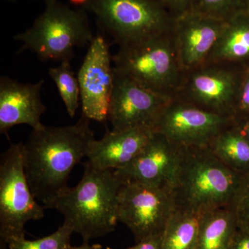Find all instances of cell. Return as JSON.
I'll use <instances>...</instances> for the list:
<instances>
[{"mask_svg": "<svg viewBox=\"0 0 249 249\" xmlns=\"http://www.w3.org/2000/svg\"><path fill=\"white\" fill-rule=\"evenodd\" d=\"M82 114L76 124L32 129L24 144V171L31 191L42 205L68 187L72 170L87 157L94 132Z\"/></svg>", "mask_w": 249, "mask_h": 249, "instance_id": "6da1fadb", "label": "cell"}, {"mask_svg": "<svg viewBox=\"0 0 249 249\" xmlns=\"http://www.w3.org/2000/svg\"><path fill=\"white\" fill-rule=\"evenodd\" d=\"M83 165L79 183L67 187L43 206L60 213L63 224L81 236L83 243H89L115 230L118 195L124 181L115 170L97 169L88 162Z\"/></svg>", "mask_w": 249, "mask_h": 249, "instance_id": "7a4b0ae2", "label": "cell"}, {"mask_svg": "<svg viewBox=\"0 0 249 249\" xmlns=\"http://www.w3.org/2000/svg\"><path fill=\"white\" fill-rule=\"evenodd\" d=\"M244 175L224 164L209 147H183L171 188L176 209L206 212L231 207Z\"/></svg>", "mask_w": 249, "mask_h": 249, "instance_id": "3957f363", "label": "cell"}, {"mask_svg": "<svg viewBox=\"0 0 249 249\" xmlns=\"http://www.w3.org/2000/svg\"><path fill=\"white\" fill-rule=\"evenodd\" d=\"M85 10L58 0L45 2L32 26L15 36L22 43L19 52L30 50L43 61H71L75 49L89 45L94 37Z\"/></svg>", "mask_w": 249, "mask_h": 249, "instance_id": "277c9868", "label": "cell"}, {"mask_svg": "<svg viewBox=\"0 0 249 249\" xmlns=\"http://www.w3.org/2000/svg\"><path fill=\"white\" fill-rule=\"evenodd\" d=\"M112 62L117 73L170 99L176 96L184 73L171 32L119 46Z\"/></svg>", "mask_w": 249, "mask_h": 249, "instance_id": "5b68a950", "label": "cell"}, {"mask_svg": "<svg viewBox=\"0 0 249 249\" xmlns=\"http://www.w3.org/2000/svg\"><path fill=\"white\" fill-rule=\"evenodd\" d=\"M85 9L119 46L169 34L175 20L156 0H88Z\"/></svg>", "mask_w": 249, "mask_h": 249, "instance_id": "8992f818", "label": "cell"}, {"mask_svg": "<svg viewBox=\"0 0 249 249\" xmlns=\"http://www.w3.org/2000/svg\"><path fill=\"white\" fill-rule=\"evenodd\" d=\"M36 200L24 171V144L11 143L0 159V249L25 237L28 222L44 217L45 208Z\"/></svg>", "mask_w": 249, "mask_h": 249, "instance_id": "52a82bcc", "label": "cell"}, {"mask_svg": "<svg viewBox=\"0 0 249 249\" xmlns=\"http://www.w3.org/2000/svg\"><path fill=\"white\" fill-rule=\"evenodd\" d=\"M245 70L222 62H204L184 71L175 98L232 119Z\"/></svg>", "mask_w": 249, "mask_h": 249, "instance_id": "ba28073f", "label": "cell"}, {"mask_svg": "<svg viewBox=\"0 0 249 249\" xmlns=\"http://www.w3.org/2000/svg\"><path fill=\"white\" fill-rule=\"evenodd\" d=\"M175 210L168 188L124 181L118 195V222L128 228L137 243L162 236Z\"/></svg>", "mask_w": 249, "mask_h": 249, "instance_id": "9c48e42d", "label": "cell"}, {"mask_svg": "<svg viewBox=\"0 0 249 249\" xmlns=\"http://www.w3.org/2000/svg\"><path fill=\"white\" fill-rule=\"evenodd\" d=\"M234 120L174 98L167 103L154 126L156 132L181 147H209Z\"/></svg>", "mask_w": 249, "mask_h": 249, "instance_id": "30bf717a", "label": "cell"}, {"mask_svg": "<svg viewBox=\"0 0 249 249\" xmlns=\"http://www.w3.org/2000/svg\"><path fill=\"white\" fill-rule=\"evenodd\" d=\"M109 45L103 36L93 37L78 73L82 114L106 123L114 88V71Z\"/></svg>", "mask_w": 249, "mask_h": 249, "instance_id": "8fae6325", "label": "cell"}, {"mask_svg": "<svg viewBox=\"0 0 249 249\" xmlns=\"http://www.w3.org/2000/svg\"><path fill=\"white\" fill-rule=\"evenodd\" d=\"M114 88L108 121L113 130L150 127L170 98L164 97L114 71Z\"/></svg>", "mask_w": 249, "mask_h": 249, "instance_id": "7c38bea8", "label": "cell"}, {"mask_svg": "<svg viewBox=\"0 0 249 249\" xmlns=\"http://www.w3.org/2000/svg\"><path fill=\"white\" fill-rule=\"evenodd\" d=\"M182 151L183 147L155 131L136 158L125 168L115 172L124 182L162 187L171 191Z\"/></svg>", "mask_w": 249, "mask_h": 249, "instance_id": "4fadbf2b", "label": "cell"}, {"mask_svg": "<svg viewBox=\"0 0 249 249\" xmlns=\"http://www.w3.org/2000/svg\"><path fill=\"white\" fill-rule=\"evenodd\" d=\"M224 23L196 11L175 18L171 35L183 71L206 62Z\"/></svg>", "mask_w": 249, "mask_h": 249, "instance_id": "5bb4252c", "label": "cell"}, {"mask_svg": "<svg viewBox=\"0 0 249 249\" xmlns=\"http://www.w3.org/2000/svg\"><path fill=\"white\" fill-rule=\"evenodd\" d=\"M45 80L23 83L9 77L0 79V133L7 134L18 124L40 128V119L46 111L41 98Z\"/></svg>", "mask_w": 249, "mask_h": 249, "instance_id": "9a60e30c", "label": "cell"}, {"mask_svg": "<svg viewBox=\"0 0 249 249\" xmlns=\"http://www.w3.org/2000/svg\"><path fill=\"white\" fill-rule=\"evenodd\" d=\"M155 131L150 127L107 129L102 139L90 144L87 162L99 170L123 169L142 151Z\"/></svg>", "mask_w": 249, "mask_h": 249, "instance_id": "2e32d148", "label": "cell"}, {"mask_svg": "<svg viewBox=\"0 0 249 249\" xmlns=\"http://www.w3.org/2000/svg\"><path fill=\"white\" fill-rule=\"evenodd\" d=\"M206 62L249 66V9L235 15L224 27Z\"/></svg>", "mask_w": 249, "mask_h": 249, "instance_id": "e0dca14e", "label": "cell"}, {"mask_svg": "<svg viewBox=\"0 0 249 249\" xmlns=\"http://www.w3.org/2000/svg\"><path fill=\"white\" fill-rule=\"evenodd\" d=\"M237 229L231 207L206 211L201 219L195 249H228Z\"/></svg>", "mask_w": 249, "mask_h": 249, "instance_id": "ac0fdd59", "label": "cell"}, {"mask_svg": "<svg viewBox=\"0 0 249 249\" xmlns=\"http://www.w3.org/2000/svg\"><path fill=\"white\" fill-rule=\"evenodd\" d=\"M206 212L176 209L162 234L161 249H195Z\"/></svg>", "mask_w": 249, "mask_h": 249, "instance_id": "d6986e66", "label": "cell"}, {"mask_svg": "<svg viewBox=\"0 0 249 249\" xmlns=\"http://www.w3.org/2000/svg\"><path fill=\"white\" fill-rule=\"evenodd\" d=\"M214 155L236 172H249V142L235 127L224 129L210 145Z\"/></svg>", "mask_w": 249, "mask_h": 249, "instance_id": "ffe728a7", "label": "cell"}, {"mask_svg": "<svg viewBox=\"0 0 249 249\" xmlns=\"http://www.w3.org/2000/svg\"><path fill=\"white\" fill-rule=\"evenodd\" d=\"M49 74L58 88L67 113L73 117L79 106L80 87L70 61L61 62L59 66L49 69Z\"/></svg>", "mask_w": 249, "mask_h": 249, "instance_id": "44dd1931", "label": "cell"}, {"mask_svg": "<svg viewBox=\"0 0 249 249\" xmlns=\"http://www.w3.org/2000/svg\"><path fill=\"white\" fill-rule=\"evenodd\" d=\"M73 231L62 224L56 231L36 240H27L25 237H16L8 242L9 249H65L71 246Z\"/></svg>", "mask_w": 249, "mask_h": 249, "instance_id": "7402d4cb", "label": "cell"}, {"mask_svg": "<svg viewBox=\"0 0 249 249\" xmlns=\"http://www.w3.org/2000/svg\"><path fill=\"white\" fill-rule=\"evenodd\" d=\"M249 9V0H198L196 11L227 22L242 11Z\"/></svg>", "mask_w": 249, "mask_h": 249, "instance_id": "603a6c76", "label": "cell"}, {"mask_svg": "<svg viewBox=\"0 0 249 249\" xmlns=\"http://www.w3.org/2000/svg\"><path fill=\"white\" fill-rule=\"evenodd\" d=\"M231 208L235 213L237 228L249 232V172L244 175Z\"/></svg>", "mask_w": 249, "mask_h": 249, "instance_id": "cb8c5ba5", "label": "cell"}, {"mask_svg": "<svg viewBox=\"0 0 249 249\" xmlns=\"http://www.w3.org/2000/svg\"><path fill=\"white\" fill-rule=\"evenodd\" d=\"M232 119L235 124L249 120V66L244 71Z\"/></svg>", "mask_w": 249, "mask_h": 249, "instance_id": "d4e9b609", "label": "cell"}, {"mask_svg": "<svg viewBox=\"0 0 249 249\" xmlns=\"http://www.w3.org/2000/svg\"><path fill=\"white\" fill-rule=\"evenodd\" d=\"M177 18L196 11L198 0H156Z\"/></svg>", "mask_w": 249, "mask_h": 249, "instance_id": "484cf974", "label": "cell"}, {"mask_svg": "<svg viewBox=\"0 0 249 249\" xmlns=\"http://www.w3.org/2000/svg\"><path fill=\"white\" fill-rule=\"evenodd\" d=\"M228 249H249V232L237 228Z\"/></svg>", "mask_w": 249, "mask_h": 249, "instance_id": "4316f807", "label": "cell"}, {"mask_svg": "<svg viewBox=\"0 0 249 249\" xmlns=\"http://www.w3.org/2000/svg\"><path fill=\"white\" fill-rule=\"evenodd\" d=\"M162 236H156L137 242L133 247L126 249H161ZM106 249H114L107 247Z\"/></svg>", "mask_w": 249, "mask_h": 249, "instance_id": "83f0119b", "label": "cell"}, {"mask_svg": "<svg viewBox=\"0 0 249 249\" xmlns=\"http://www.w3.org/2000/svg\"><path fill=\"white\" fill-rule=\"evenodd\" d=\"M235 125L237 129H238L239 132L249 142V120L243 121V122L237 123V124L235 123Z\"/></svg>", "mask_w": 249, "mask_h": 249, "instance_id": "f1b7e54d", "label": "cell"}, {"mask_svg": "<svg viewBox=\"0 0 249 249\" xmlns=\"http://www.w3.org/2000/svg\"><path fill=\"white\" fill-rule=\"evenodd\" d=\"M65 249H103V247L100 245H89V243H83L79 247H72L71 245Z\"/></svg>", "mask_w": 249, "mask_h": 249, "instance_id": "f546056e", "label": "cell"}, {"mask_svg": "<svg viewBox=\"0 0 249 249\" xmlns=\"http://www.w3.org/2000/svg\"><path fill=\"white\" fill-rule=\"evenodd\" d=\"M42 1L47 2L49 1H55V0H42ZM71 4L75 5V6H80L82 9H85L87 4H88V0H69Z\"/></svg>", "mask_w": 249, "mask_h": 249, "instance_id": "4dcf8cb0", "label": "cell"}, {"mask_svg": "<svg viewBox=\"0 0 249 249\" xmlns=\"http://www.w3.org/2000/svg\"><path fill=\"white\" fill-rule=\"evenodd\" d=\"M6 1H12V2H14V1H16V0H6Z\"/></svg>", "mask_w": 249, "mask_h": 249, "instance_id": "1f68e13d", "label": "cell"}]
</instances>
